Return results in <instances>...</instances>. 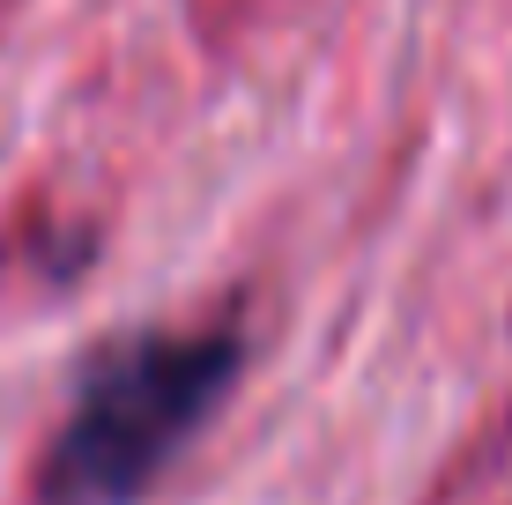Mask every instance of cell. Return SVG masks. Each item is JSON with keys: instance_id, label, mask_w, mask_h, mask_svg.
<instances>
[{"instance_id": "6da1fadb", "label": "cell", "mask_w": 512, "mask_h": 505, "mask_svg": "<svg viewBox=\"0 0 512 505\" xmlns=\"http://www.w3.org/2000/svg\"><path fill=\"white\" fill-rule=\"evenodd\" d=\"M245 372V335L216 327H134L75 372L67 416L38 461V505H141L216 424Z\"/></svg>"}]
</instances>
